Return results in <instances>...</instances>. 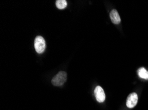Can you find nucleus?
Returning <instances> with one entry per match:
<instances>
[{
    "label": "nucleus",
    "mask_w": 148,
    "mask_h": 110,
    "mask_svg": "<svg viewBox=\"0 0 148 110\" xmlns=\"http://www.w3.org/2000/svg\"><path fill=\"white\" fill-rule=\"evenodd\" d=\"M67 78V75L65 72L60 71L59 73L57 74L52 79V84L54 86H60L64 84L66 82Z\"/></svg>",
    "instance_id": "obj_1"
},
{
    "label": "nucleus",
    "mask_w": 148,
    "mask_h": 110,
    "mask_svg": "<svg viewBox=\"0 0 148 110\" xmlns=\"http://www.w3.org/2000/svg\"><path fill=\"white\" fill-rule=\"evenodd\" d=\"M34 46L36 51L38 53H43L46 48L45 40L41 36H38L35 39Z\"/></svg>",
    "instance_id": "obj_2"
},
{
    "label": "nucleus",
    "mask_w": 148,
    "mask_h": 110,
    "mask_svg": "<svg viewBox=\"0 0 148 110\" xmlns=\"http://www.w3.org/2000/svg\"><path fill=\"white\" fill-rule=\"evenodd\" d=\"M138 101V94L135 92H133L130 94L127 97L126 105L129 108H133L137 105Z\"/></svg>",
    "instance_id": "obj_3"
},
{
    "label": "nucleus",
    "mask_w": 148,
    "mask_h": 110,
    "mask_svg": "<svg viewBox=\"0 0 148 110\" xmlns=\"http://www.w3.org/2000/svg\"><path fill=\"white\" fill-rule=\"evenodd\" d=\"M95 94L96 96V99L98 102L102 103L106 100V95H105L104 90L100 86L96 87L95 90Z\"/></svg>",
    "instance_id": "obj_4"
},
{
    "label": "nucleus",
    "mask_w": 148,
    "mask_h": 110,
    "mask_svg": "<svg viewBox=\"0 0 148 110\" xmlns=\"http://www.w3.org/2000/svg\"><path fill=\"white\" fill-rule=\"evenodd\" d=\"M110 17L112 22L114 24H118L119 23H120L121 18L120 17V15H119V13L117 10H112L110 13Z\"/></svg>",
    "instance_id": "obj_5"
},
{
    "label": "nucleus",
    "mask_w": 148,
    "mask_h": 110,
    "mask_svg": "<svg viewBox=\"0 0 148 110\" xmlns=\"http://www.w3.org/2000/svg\"><path fill=\"white\" fill-rule=\"evenodd\" d=\"M139 77L143 78V79L148 80V71L143 67L139 69L138 71Z\"/></svg>",
    "instance_id": "obj_6"
},
{
    "label": "nucleus",
    "mask_w": 148,
    "mask_h": 110,
    "mask_svg": "<svg viewBox=\"0 0 148 110\" xmlns=\"http://www.w3.org/2000/svg\"><path fill=\"white\" fill-rule=\"evenodd\" d=\"M56 5L59 9H63L66 7L67 2L65 0H57L56 1Z\"/></svg>",
    "instance_id": "obj_7"
}]
</instances>
